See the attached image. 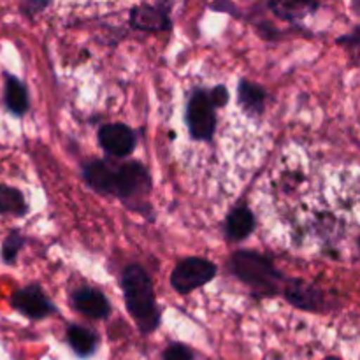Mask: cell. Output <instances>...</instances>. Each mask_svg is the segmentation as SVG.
Returning <instances> with one entry per match:
<instances>
[{
    "label": "cell",
    "mask_w": 360,
    "mask_h": 360,
    "mask_svg": "<svg viewBox=\"0 0 360 360\" xmlns=\"http://www.w3.org/2000/svg\"><path fill=\"white\" fill-rule=\"evenodd\" d=\"M122 290L129 315L143 334H150L160 326V309L155 299L153 283L146 271L137 264L125 267L122 273Z\"/></svg>",
    "instance_id": "obj_1"
},
{
    "label": "cell",
    "mask_w": 360,
    "mask_h": 360,
    "mask_svg": "<svg viewBox=\"0 0 360 360\" xmlns=\"http://www.w3.org/2000/svg\"><path fill=\"white\" fill-rule=\"evenodd\" d=\"M229 267H231V273L250 288H253L257 295L266 297V295L276 294L281 274L278 273L269 257L252 252V250H241V252L232 253Z\"/></svg>",
    "instance_id": "obj_2"
},
{
    "label": "cell",
    "mask_w": 360,
    "mask_h": 360,
    "mask_svg": "<svg viewBox=\"0 0 360 360\" xmlns=\"http://www.w3.org/2000/svg\"><path fill=\"white\" fill-rule=\"evenodd\" d=\"M186 125L192 139L211 141L217 130V112L210 98V91L197 88L186 104Z\"/></svg>",
    "instance_id": "obj_3"
},
{
    "label": "cell",
    "mask_w": 360,
    "mask_h": 360,
    "mask_svg": "<svg viewBox=\"0 0 360 360\" xmlns=\"http://www.w3.org/2000/svg\"><path fill=\"white\" fill-rule=\"evenodd\" d=\"M217 276V266L200 257H190L181 260L172 269L171 285L178 294L186 295L197 288L204 287Z\"/></svg>",
    "instance_id": "obj_4"
},
{
    "label": "cell",
    "mask_w": 360,
    "mask_h": 360,
    "mask_svg": "<svg viewBox=\"0 0 360 360\" xmlns=\"http://www.w3.org/2000/svg\"><path fill=\"white\" fill-rule=\"evenodd\" d=\"M151 179L146 167L139 162H127L115 171V185L112 195L118 199L130 200L136 197H143L150 192Z\"/></svg>",
    "instance_id": "obj_5"
},
{
    "label": "cell",
    "mask_w": 360,
    "mask_h": 360,
    "mask_svg": "<svg viewBox=\"0 0 360 360\" xmlns=\"http://www.w3.org/2000/svg\"><path fill=\"white\" fill-rule=\"evenodd\" d=\"M11 306L30 320H42L56 313L55 304L46 297L42 288L35 283L14 292V295L11 297Z\"/></svg>",
    "instance_id": "obj_6"
},
{
    "label": "cell",
    "mask_w": 360,
    "mask_h": 360,
    "mask_svg": "<svg viewBox=\"0 0 360 360\" xmlns=\"http://www.w3.org/2000/svg\"><path fill=\"white\" fill-rule=\"evenodd\" d=\"M98 144L112 157H127L137 144L136 132L125 123H108L98 129Z\"/></svg>",
    "instance_id": "obj_7"
},
{
    "label": "cell",
    "mask_w": 360,
    "mask_h": 360,
    "mask_svg": "<svg viewBox=\"0 0 360 360\" xmlns=\"http://www.w3.org/2000/svg\"><path fill=\"white\" fill-rule=\"evenodd\" d=\"M72 306L77 313L86 319L105 320L111 315V304L101 290L91 287H83L74 292Z\"/></svg>",
    "instance_id": "obj_8"
},
{
    "label": "cell",
    "mask_w": 360,
    "mask_h": 360,
    "mask_svg": "<svg viewBox=\"0 0 360 360\" xmlns=\"http://www.w3.org/2000/svg\"><path fill=\"white\" fill-rule=\"evenodd\" d=\"M129 23L134 30L143 32H164L171 28L169 14L160 6H136L130 11Z\"/></svg>",
    "instance_id": "obj_9"
},
{
    "label": "cell",
    "mask_w": 360,
    "mask_h": 360,
    "mask_svg": "<svg viewBox=\"0 0 360 360\" xmlns=\"http://www.w3.org/2000/svg\"><path fill=\"white\" fill-rule=\"evenodd\" d=\"M285 297L292 306L306 311H319L323 304V295L319 288L302 280H290L285 288Z\"/></svg>",
    "instance_id": "obj_10"
},
{
    "label": "cell",
    "mask_w": 360,
    "mask_h": 360,
    "mask_svg": "<svg viewBox=\"0 0 360 360\" xmlns=\"http://www.w3.org/2000/svg\"><path fill=\"white\" fill-rule=\"evenodd\" d=\"M255 229V217L248 206H238L225 220V236L229 241L239 243L248 238Z\"/></svg>",
    "instance_id": "obj_11"
},
{
    "label": "cell",
    "mask_w": 360,
    "mask_h": 360,
    "mask_svg": "<svg viewBox=\"0 0 360 360\" xmlns=\"http://www.w3.org/2000/svg\"><path fill=\"white\" fill-rule=\"evenodd\" d=\"M83 176L88 185L98 193L112 195V185H115V169L104 160H90L84 164Z\"/></svg>",
    "instance_id": "obj_12"
},
{
    "label": "cell",
    "mask_w": 360,
    "mask_h": 360,
    "mask_svg": "<svg viewBox=\"0 0 360 360\" xmlns=\"http://www.w3.org/2000/svg\"><path fill=\"white\" fill-rule=\"evenodd\" d=\"M4 101L6 108L14 116H23L30 108V98H28L27 86L16 76L6 74V88H4Z\"/></svg>",
    "instance_id": "obj_13"
},
{
    "label": "cell",
    "mask_w": 360,
    "mask_h": 360,
    "mask_svg": "<svg viewBox=\"0 0 360 360\" xmlns=\"http://www.w3.org/2000/svg\"><path fill=\"white\" fill-rule=\"evenodd\" d=\"M67 343H69V347L72 348L77 357L86 359L95 354L98 340L97 334L91 329L72 323V326L67 327Z\"/></svg>",
    "instance_id": "obj_14"
},
{
    "label": "cell",
    "mask_w": 360,
    "mask_h": 360,
    "mask_svg": "<svg viewBox=\"0 0 360 360\" xmlns=\"http://www.w3.org/2000/svg\"><path fill=\"white\" fill-rule=\"evenodd\" d=\"M238 102L245 109V112L252 116H259L266 109V91L253 81L241 79L238 86Z\"/></svg>",
    "instance_id": "obj_15"
},
{
    "label": "cell",
    "mask_w": 360,
    "mask_h": 360,
    "mask_svg": "<svg viewBox=\"0 0 360 360\" xmlns=\"http://www.w3.org/2000/svg\"><path fill=\"white\" fill-rule=\"evenodd\" d=\"M28 211L27 199L23 193L13 186L0 185V214H11V217H25Z\"/></svg>",
    "instance_id": "obj_16"
},
{
    "label": "cell",
    "mask_w": 360,
    "mask_h": 360,
    "mask_svg": "<svg viewBox=\"0 0 360 360\" xmlns=\"http://www.w3.org/2000/svg\"><path fill=\"white\" fill-rule=\"evenodd\" d=\"M269 9L273 11L276 16L283 18V20H302L304 16H308L311 11L319 9L316 4L311 2H271Z\"/></svg>",
    "instance_id": "obj_17"
},
{
    "label": "cell",
    "mask_w": 360,
    "mask_h": 360,
    "mask_svg": "<svg viewBox=\"0 0 360 360\" xmlns=\"http://www.w3.org/2000/svg\"><path fill=\"white\" fill-rule=\"evenodd\" d=\"M25 243H27V239H25L20 232L14 231L7 236L6 241H4L2 245V260L7 264V266H13V264L16 262L18 253H20V250L23 248Z\"/></svg>",
    "instance_id": "obj_18"
},
{
    "label": "cell",
    "mask_w": 360,
    "mask_h": 360,
    "mask_svg": "<svg viewBox=\"0 0 360 360\" xmlns=\"http://www.w3.org/2000/svg\"><path fill=\"white\" fill-rule=\"evenodd\" d=\"M162 360H193V352L183 343H172L165 348Z\"/></svg>",
    "instance_id": "obj_19"
},
{
    "label": "cell",
    "mask_w": 360,
    "mask_h": 360,
    "mask_svg": "<svg viewBox=\"0 0 360 360\" xmlns=\"http://www.w3.org/2000/svg\"><path fill=\"white\" fill-rule=\"evenodd\" d=\"M207 91H210V98H211V102H213L214 109L227 105L229 90L224 86V84H218V86H214L213 90H207Z\"/></svg>",
    "instance_id": "obj_20"
},
{
    "label": "cell",
    "mask_w": 360,
    "mask_h": 360,
    "mask_svg": "<svg viewBox=\"0 0 360 360\" xmlns=\"http://www.w3.org/2000/svg\"><path fill=\"white\" fill-rule=\"evenodd\" d=\"M48 6V2H42V4H37V2H30V4H23V6H21V9L25 11V13H27L28 9H32L30 13L27 14V16H30V14H35V11H39V9H42V7H46Z\"/></svg>",
    "instance_id": "obj_21"
},
{
    "label": "cell",
    "mask_w": 360,
    "mask_h": 360,
    "mask_svg": "<svg viewBox=\"0 0 360 360\" xmlns=\"http://www.w3.org/2000/svg\"><path fill=\"white\" fill-rule=\"evenodd\" d=\"M323 360H340L338 357H326Z\"/></svg>",
    "instance_id": "obj_22"
}]
</instances>
